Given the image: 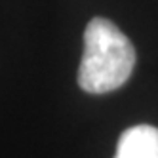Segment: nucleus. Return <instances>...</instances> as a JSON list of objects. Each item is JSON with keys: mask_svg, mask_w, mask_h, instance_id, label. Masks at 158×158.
I'll use <instances>...</instances> for the list:
<instances>
[{"mask_svg": "<svg viewBox=\"0 0 158 158\" xmlns=\"http://www.w3.org/2000/svg\"><path fill=\"white\" fill-rule=\"evenodd\" d=\"M135 65L130 38L109 19L94 17L84 32L78 84L88 94H107L126 84Z\"/></svg>", "mask_w": 158, "mask_h": 158, "instance_id": "nucleus-1", "label": "nucleus"}, {"mask_svg": "<svg viewBox=\"0 0 158 158\" xmlns=\"http://www.w3.org/2000/svg\"><path fill=\"white\" fill-rule=\"evenodd\" d=\"M114 158H158V128L139 124L126 130L118 139Z\"/></svg>", "mask_w": 158, "mask_h": 158, "instance_id": "nucleus-2", "label": "nucleus"}]
</instances>
